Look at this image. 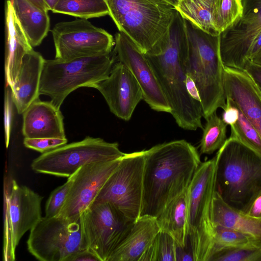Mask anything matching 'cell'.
Segmentation results:
<instances>
[{
  "label": "cell",
  "mask_w": 261,
  "mask_h": 261,
  "mask_svg": "<svg viewBox=\"0 0 261 261\" xmlns=\"http://www.w3.org/2000/svg\"><path fill=\"white\" fill-rule=\"evenodd\" d=\"M188 38L185 20L177 12L162 40L144 54L170 106V114L181 128H203L201 102L193 99L186 87Z\"/></svg>",
  "instance_id": "1"
},
{
  "label": "cell",
  "mask_w": 261,
  "mask_h": 261,
  "mask_svg": "<svg viewBox=\"0 0 261 261\" xmlns=\"http://www.w3.org/2000/svg\"><path fill=\"white\" fill-rule=\"evenodd\" d=\"M201 163L197 149L185 140L145 150L141 216L156 217L171 201L188 189Z\"/></svg>",
  "instance_id": "2"
},
{
  "label": "cell",
  "mask_w": 261,
  "mask_h": 261,
  "mask_svg": "<svg viewBox=\"0 0 261 261\" xmlns=\"http://www.w3.org/2000/svg\"><path fill=\"white\" fill-rule=\"evenodd\" d=\"M215 159V191L227 205L245 213L261 191V153L230 137Z\"/></svg>",
  "instance_id": "3"
},
{
  "label": "cell",
  "mask_w": 261,
  "mask_h": 261,
  "mask_svg": "<svg viewBox=\"0 0 261 261\" xmlns=\"http://www.w3.org/2000/svg\"><path fill=\"white\" fill-rule=\"evenodd\" d=\"M185 23L188 44L187 73L198 89L203 117L206 119L218 108L223 109L226 106L220 35L208 34L187 20Z\"/></svg>",
  "instance_id": "4"
},
{
  "label": "cell",
  "mask_w": 261,
  "mask_h": 261,
  "mask_svg": "<svg viewBox=\"0 0 261 261\" xmlns=\"http://www.w3.org/2000/svg\"><path fill=\"white\" fill-rule=\"evenodd\" d=\"M109 15L119 32L129 38L144 54L164 38L177 11L170 0H105Z\"/></svg>",
  "instance_id": "5"
},
{
  "label": "cell",
  "mask_w": 261,
  "mask_h": 261,
  "mask_svg": "<svg viewBox=\"0 0 261 261\" xmlns=\"http://www.w3.org/2000/svg\"><path fill=\"white\" fill-rule=\"evenodd\" d=\"M216 159L201 163L188 188V242L194 261H208L213 246L212 205Z\"/></svg>",
  "instance_id": "6"
},
{
  "label": "cell",
  "mask_w": 261,
  "mask_h": 261,
  "mask_svg": "<svg viewBox=\"0 0 261 261\" xmlns=\"http://www.w3.org/2000/svg\"><path fill=\"white\" fill-rule=\"evenodd\" d=\"M109 55L83 57L70 61L45 60L39 93L48 96L60 109L67 96L82 87L90 86L107 78L113 66Z\"/></svg>",
  "instance_id": "7"
},
{
  "label": "cell",
  "mask_w": 261,
  "mask_h": 261,
  "mask_svg": "<svg viewBox=\"0 0 261 261\" xmlns=\"http://www.w3.org/2000/svg\"><path fill=\"white\" fill-rule=\"evenodd\" d=\"M29 252L40 261H67L87 249L81 215L70 217H42L30 230Z\"/></svg>",
  "instance_id": "8"
},
{
  "label": "cell",
  "mask_w": 261,
  "mask_h": 261,
  "mask_svg": "<svg viewBox=\"0 0 261 261\" xmlns=\"http://www.w3.org/2000/svg\"><path fill=\"white\" fill-rule=\"evenodd\" d=\"M124 154L116 142L87 136L42 153L33 161L31 167L37 173L68 178L85 165L119 159Z\"/></svg>",
  "instance_id": "9"
},
{
  "label": "cell",
  "mask_w": 261,
  "mask_h": 261,
  "mask_svg": "<svg viewBox=\"0 0 261 261\" xmlns=\"http://www.w3.org/2000/svg\"><path fill=\"white\" fill-rule=\"evenodd\" d=\"M144 165L145 150L125 153L94 202H110L135 221L141 214Z\"/></svg>",
  "instance_id": "10"
},
{
  "label": "cell",
  "mask_w": 261,
  "mask_h": 261,
  "mask_svg": "<svg viewBox=\"0 0 261 261\" xmlns=\"http://www.w3.org/2000/svg\"><path fill=\"white\" fill-rule=\"evenodd\" d=\"M43 197L13 179L4 186L3 259L14 260L16 247L24 234L42 217Z\"/></svg>",
  "instance_id": "11"
},
{
  "label": "cell",
  "mask_w": 261,
  "mask_h": 261,
  "mask_svg": "<svg viewBox=\"0 0 261 261\" xmlns=\"http://www.w3.org/2000/svg\"><path fill=\"white\" fill-rule=\"evenodd\" d=\"M81 220L87 248L100 261H108L135 222L108 202H94L81 214Z\"/></svg>",
  "instance_id": "12"
},
{
  "label": "cell",
  "mask_w": 261,
  "mask_h": 261,
  "mask_svg": "<svg viewBox=\"0 0 261 261\" xmlns=\"http://www.w3.org/2000/svg\"><path fill=\"white\" fill-rule=\"evenodd\" d=\"M51 32L55 58L62 61L109 55L115 45L111 34L86 19L57 23Z\"/></svg>",
  "instance_id": "13"
},
{
  "label": "cell",
  "mask_w": 261,
  "mask_h": 261,
  "mask_svg": "<svg viewBox=\"0 0 261 261\" xmlns=\"http://www.w3.org/2000/svg\"><path fill=\"white\" fill-rule=\"evenodd\" d=\"M242 15L220 34L224 66L244 70L253 40L261 31V0H242Z\"/></svg>",
  "instance_id": "14"
},
{
  "label": "cell",
  "mask_w": 261,
  "mask_h": 261,
  "mask_svg": "<svg viewBox=\"0 0 261 261\" xmlns=\"http://www.w3.org/2000/svg\"><path fill=\"white\" fill-rule=\"evenodd\" d=\"M114 52L119 62L132 72L140 85L143 99L151 109L170 113L171 110L145 54L124 33L115 36Z\"/></svg>",
  "instance_id": "15"
},
{
  "label": "cell",
  "mask_w": 261,
  "mask_h": 261,
  "mask_svg": "<svg viewBox=\"0 0 261 261\" xmlns=\"http://www.w3.org/2000/svg\"><path fill=\"white\" fill-rule=\"evenodd\" d=\"M120 159L93 162L80 168L72 175L71 187L57 216L70 217L80 215L90 207L117 168Z\"/></svg>",
  "instance_id": "16"
},
{
  "label": "cell",
  "mask_w": 261,
  "mask_h": 261,
  "mask_svg": "<svg viewBox=\"0 0 261 261\" xmlns=\"http://www.w3.org/2000/svg\"><path fill=\"white\" fill-rule=\"evenodd\" d=\"M106 100L111 112L128 121L139 102L143 99L140 85L130 70L121 62L113 65L109 75L91 85Z\"/></svg>",
  "instance_id": "17"
},
{
  "label": "cell",
  "mask_w": 261,
  "mask_h": 261,
  "mask_svg": "<svg viewBox=\"0 0 261 261\" xmlns=\"http://www.w3.org/2000/svg\"><path fill=\"white\" fill-rule=\"evenodd\" d=\"M225 98L231 99L261 136V95L256 84L244 70L224 66Z\"/></svg>",
  "instance_id": "18"
},
{
  "label": "cell",
  "mask_w": 261,
  "mask_h": 261,
  "mask_svg": "<svg viewBox=\"0 0 261 261\" xmlns=\"http://www.w3.org/2000/svg\"><path fill=\"white\" fill-rule=\"evenodd\" d=\"M22 114V133L24 138L66 139L63 116L50 101L38 99Z\"/></svg>",
  "instance_id": "19"
},
{
  "label": "cell",
  "mask_w": 261,
  "mask_h": 261,
  "mask_svg": "<svg viewBox=\"0 0 261 261\" xmlns=\"http://www.w3.org/2000/svg\"><path fill=\"white\" fill-rule=\"evenodd\" d=\"M45 59L33 49L23 59L20 69L12 87L13 101L17 113L21 114L39 99L40 83Z\"/></svg>",
  "instance_id": "20"
},
{
  "label": "cell",
  "mask_w": 261,
  "mask_h": 261,
  "mask_svg": "<svg viewBox=\"0 0 261 261\" xmlns=\"http://www.w3.org/2000/svg\"><path fill=\"white\" fill-rule=\"evenodd\" d=\"M160 231L156 217L141 216L108 261H139Z\"/></svg>",
  "instance_id": "21"
},
{
  "label": "cell",
  "mask_w": 261,
  "mask_h": 261,
  "mask_svg": "<svg viewBox=\"0 0 261 261\" xmlns=\"http://www.w3.org/2000/svg\"><path fill=\"white\" fill-rule=\"evenodd\" d=\"M6 85L12 87L19 72L24 56L33 49V47L14 14L10 0L6 3Z\"/></svg>",
  "instance_id": "22"
},
{
  "label": "cell",
  "mask_w": 261,
  "mask_h": 261,
  "mask_svg": "<svg viewBox=\"0 0 261 261\" xmlns=\"http://www.w3.org/2000/svg\"><path fill=\"white\" fill-rule=\"evenodd\" d=\"M212 220L214 224L233 229L261 242V219L230 207L216 191L212 200Z\"/></svg>",
  "instance_id": "23"
},
{
  "label": "cell",
  "mask_w": 261,
  "mask_h": 261,
  "mask_svg": "<svg viewBox=\"0 0 261 261\" xmlns=\"http://www.w3.org/2000/svg\"><path fill=\"white\" fill-rule=\"evenodd\" d=\"M28 41L32 47L38 46L47 35L50 26L47 11L28 0H10Z\"/></svg>",
  "instance_id": "24"
},
{
  "label": "cell",
  "mask_w": 261,
  "mask_h": 261,
  "mask_svg": "<svg viewBox=\"0 0 261 261\" xmlns=\"http://www.w3.org/2000/svg\"><path fill=\"white\" fill-rule=\"evenodd\" d=\"M188 189L171 201L156 217L161 231L170 234L181 248L188 242Z\"/></svg>",
  "instance_id": "25"
},
{
  "label": "cell",
  "mask_w": 261,
  "mask_h": 261,
  "mask_svg": "<svg viewBox=\"0 0 261 261\" xmlns=\"http://www.w3.org/2000/svg\"><path fill=\"white\" fill-rule=\"evenodd\" d=\"M175 9L182 17L200 30L219 35L212 18V7L203 0H175Z\"/></svg>",
  "instance_id": "26"
},
{
  "label": "cell",
  "mask_w": 261,
  "mask_h": 261,
  "mask_svg": "<svg viewBox=\"0 0 261 261\" xmlns=\"http://www.w3.org/2000/svg\"><path fill=\"white\" fill-rule=\"evenodd\" d=\"M51 11L86 19L109 15L105 0H59Z\"/></svg>",
  "instance_id": "27"
},
{
  "label": "cell",
  "mask_w": 261,
  "mask_h": 261,
  "mask_svg": "<svg viewBox=\"0 0 261 261\" xmlns=\"http://www.w3.org/2000/svg\"><path fill=\"white\" fill-rule=\"evenodd\" d=\"M200 143L201 154H211L219 150L227 140V124L219 117L216 112L206 119Z\"/></svg>",
  "instance_id": "28"
},
{
  "label": "cell",
  "mask_w": 261,
  "mask_h": 261,
  "mask_svg": "<svg viewBox=\"0 0 261 261\" xmlns=\"http://www.w3.org/2000/svg\"><path fill=\"white\" fill-rule=\"evenodd\" d=\"M214 225L213 246L211 256L216 251L223 248L261 246V242L253 238L221 225Z\"/></svg>",
  "instance_id": "29"
},
{
  "label": "cell",
  "mask_w": 261,
  "mask_h": 261,
  "mask_svg": "<svg viewBox=\"0 0 261 261\" xmlns=\"http://www.w3.org/2000/svg\"><path fill=\"white\" fill-rule=\"evenodd\" d=\"M242 0H215L212 7L214 27L221 34L229 27L241 15Z\"/></svg>",
  "instance_id": "30"
},
{
  "label": "cell",
  "mask_w": 261,
  "mask_h": 261,
  "mask_svg": "<svg viewBox=\"0 0 261 261\" xmlns=\"http://www.w3.org/2000/svg\"><path fill=\"white\" fill-rule=\"evenodd\" d=\"M177 245L170 234L161 230L139 261H176Z\"/></svg>",
  "instance_id": "31"
},
{
  "label": "cell",
  "mask_w": 261,
  "mask_h": 261,
  "mask_svg": "<svg viewBox=\"0 0 261 261\" xmlns=\"http://www.w3.org/2000/svg\"><path fill=\"white\" fill-rule=\"evenodd\" d=\"M230 137L238 139L261 153V136L240 110L238 120L234 124L230 126Z\"/></svg>",
  "instance_id": "32"
},
{
  "label": "cell",
  "mask_w": 261,
  "mask_h": 261,
  "mask_svg": "<svg viewBox=\"0 0 261 261\" xmlns=\"http://www.w3.org/2000/svg\"><path fill=\"white\" fill-rule=\"evenodd\" d=\"M208 261H261V246L221 248L214 252Z\"/></svg>",
  "instance_id": "33"
},
{
  "label": "cell",
  "mask_w": 261,
  "mask_h": 261,
  "mask_svg": "<svg viewBox=\"0 0 261 261\" xmlns=\"http://www.w3.org/2000/svg\"><path fill=\"white\" fill-rule=\"evenodd\" d=\"M72 180L71 175L65 183L56 188L50 193L45 205V217L50 218L59 215L67 198Z\"/></svg>",
  "instance_id": "34"
},
{
  "label": "cell",
  "mask_w": 261,
  "mask_h": 261,
  "mask_svg": "<svg viewBox=\"0 0 261 261\" xmlns=\"http://www.w3.org/2000/svg\"><path fill=\"white\" fill-rule=\"evenodd\" d=\"M67 143V139L54 138H24L23 144L27 148L44 153Z\"/></svg>",
  "instance_id": "35"
},
{
  "label": "cell",
  "mask_w": 261,
  "mask_h": 261,
  "mask_svg": "<svg viewBox=\"0 0 261 261\" xmlns=\"http://www.w3.org/2000/svg\"><path fill=\"white\" fill-rule=\"evenodd\" d=\"M13 101L12 89L10 86L6 85L4 96V129L6 148H8L12 129L13 117Z\"/></svg>",
  "instance_id": "36"
},
{
  "label": "cell",
  "mask_w": 261,
  "mask_h": 261,
  "mask_svg": "<svg viewBox=\"0 0 261 261\" xmlns=\"http://www.w3.org/2000/svg\"><path fill=\"white\" fill-rule=\"evenodd\" d=\"M222 119L224 123L230 126L234 124L238 120L239 110L229 99H226V106L223 109Z\"/></svg>",
  "instance_id": "37"
},
{
  "label": "cell",
  "mask_w": 261,
  "mask_h": 261,
  "mask_svg": "<svg viewBox=\"0 0 261 261\" xmlns=\"http://www.w3.org/2000/svg\"><path fill=\"white\" fill-rule=\"evenodd\" d=\"M244 71L257 86L261 87V66L254 64L248 59L246 62Z\"/></svg>",
  "instance_id": "38"
},
{
  "label": "cell",
  "mask_w": 261,
  "mask_h": 261,
  "mask_svg": "<svg viewBox=\"0 0 261 261\" xmlns=\"http://www.w3.org/2000/svg\"><path fill=\"white\" fill-rule=\"evenodd\" d=\"M100 261L96 255L88 249L81 250L68 258L67 261Z\"/></svg>",
  "instance_id": "39"
},
{
  "label": "cell",
  "mask_w": 261,
  "mask_h": 261,
  "mask_svg": "<svg viewBox=\"0 0 261 261\" xmlns=\"http://www.w3.org/2000/svg\"><path fill=\"white\" fill-rule=\"evenodd\" d=\"M245 213L250 216L261 219V191L254 199Z\"/></svg>",
  "instance_id": "40"
},
{
  "label": "cell",
  "mask_w": 261,
  "mask_h": 261,
  "mask_svg": "<svg viewBox=\"0 0 261 261\" xmlns=\"http://www.w3.org/2000/svg\"><path fill=\"white\" fill-rule=\"evenodd\" d=\"M186 87L190 96L195 100L201 102L199 94L196 86L188 74L186 79Z\"/></svg>",
  "instance_id": "41"
},
{
  "label": "cell",
  "mask_w": 261,
  "mask_h": 261,
  "mask_svg": "<svg viewBox=\"0 0 261 261\" xmlns=\"http://www.w3.org/2000/svg\"><path fill=\"white\" fill-rule=\"evenodd\" d=\"M261 49V31L253 41L249 49L248 59L251 60Z\"/></svg>",
  "instance_id": "42"
},
{
  "label": "cell",
  "mask_w": 261,
  "mask_h": 261,
  "mask_svg": "<svg viewBox=\"0 0 261 261\" xmlns=\"http://www.w3.org/2000/svg\"><path fill=\"white\" fill-rule=\"evenodd\" d=\"M41 9L48 11L49 10L43 0H28Z\"/></svg>",
  "instance_id": "43"
},
{
  "label": "cell",
  "mask_w": 261,
  "mask_h": 261,
  "mask_svg": "<svg viewBox=\"0 0 261 261\" xmlns=\"http://www.w3.org/2000/svg\"><path fill=\"white\" fill-rule=\"evenodd\" d=\"M252 62L257 65L261 66V49L251 59Z\"/></svg>",
  "instance_id": "44"
},
{
  "label": "cell",
  "mask_w": 261,
  "mask_h": 261,
  "mask_svg": "<svg viewBox=\"0 0 261 261\" xmlns=\"http://www.w3.org/2000/svg\"><path fill=\"white\" fill-rule=\"evenodd\" d=\"M59 0H43L49 10H52Z\"/></svg>",
  "instance_id": "45"
},
{
  "label": "cell",
  "mask_w": 261,
  "mask_h": 261,
  "mask_svg": "<svg viewBox=\"0 0 261 261\" xmlns=\"http://www.w3.org/2000/svg\"><path fill=\"white\" fill-rule=\"evenodd\" d=\"M203 1L206 2L209 5H210L212 7H213V6L214 4V2L215 1V0H203Z\"/></svg>",
  "instance_id": "46"
},
{
  "label": "cell",
  "mask_w": 261,
  "mask_h": 261,
  "mask_svg": "<svg viewBox=\"0 0 261 261\" xmlns=\"http://www.w3.org/2000/svg\"><path fill=\"white\" fill-rule=\"evenodd\" d=\"M256 86H257V87L258 90V91H259V93H260V95H261V87H259V86H257V85H256Z\"/></svg>",
  "instance_id": "47"
},
{
  "label": "cell",
  "mask_w": 261,
  "mask_h": 261,
  "mask_svg": "<svg viewBox=\"0 0 261 261\" xmlns=\"http://www.w3.org/2000/svg\"><path fill=\"white\" fill-rule=\"evenodd\" d=\"M170 1H172V2H173L174 3V4H175V0H170Z\"/></svg>",
  "instance_id": "48"
}]
</instances>
